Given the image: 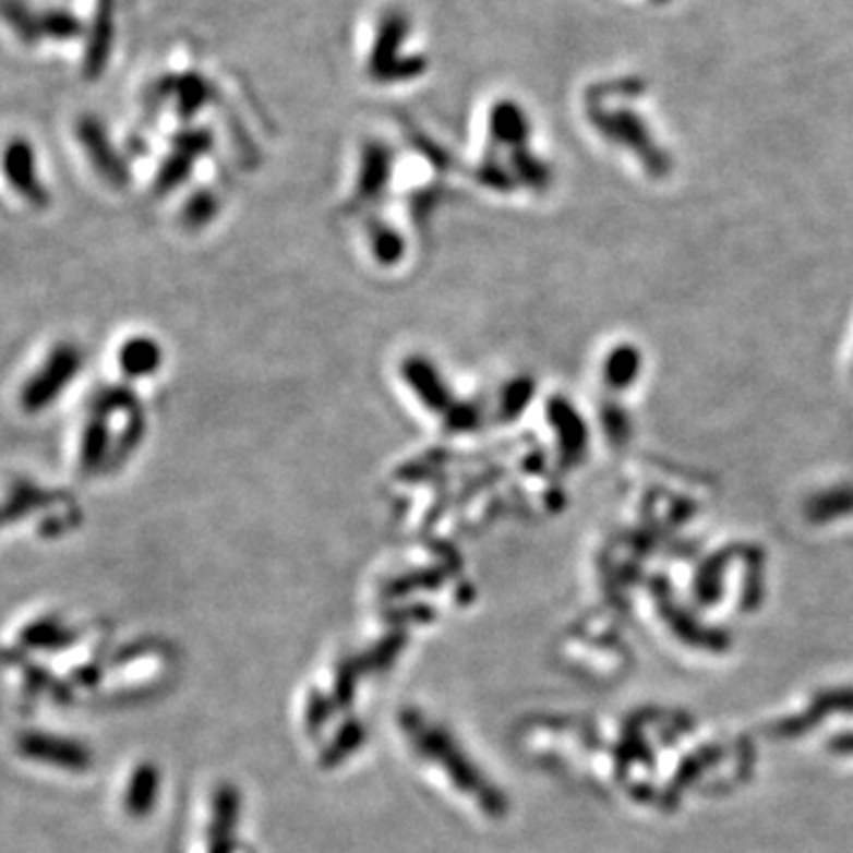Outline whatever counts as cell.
Masks as SVG:
<instances>
[{
  "label": "cell",
  "mask_w": 853,
  "mask_h": 853,
  "mask_svg": "<svg viewBox=\"0 0 853 853\" xmlns=\"http://www.w3.org/2000/svg\"><path fill=\"white\" fill-rule=\"evenodd\" d=\"M76 135L81 145H84L86 155L91 157V161L98 167V171L109 178V181H123V176H127V171H123V164L117 155V149L112 147V143H109V137L103 129V123L95 119V117H81L79 123H76Z\"/></svg>",
  "instance_id": "8992f818"
},
{
  "label": "cell",
  "mask_w": 853,
  "mask_h": 853,
  "mask_svg": "<svg viewBox=\"0 0 853 853\" xmlns=\"http://www.w3.org/2000/svg\"><path fill=\"white\" fill-rule=\"evenodd\" d=\"M426 69V60L422 55H410V58H398L392 64L375 74L380 81H406V79H416Z\"/></svg>",
  "instance_id": "9a60e30c"
},
{
  "label": "cell",
  "mask_w": 853,
  "mask_h": 853,
  "mask_svg": "<svg viewBox=\"0 0 853 853\" xmlns=\"http://www.w3.org/2000/svg\"><path fill=\"white\" fill-rule=\"evenodd\" d=\"M240 816V792L232 785H221L214 792L212 825H209V853H232L236 849V828Z\"/></svg>",
  "instance_id": "5b68a950"
},
{
  "label": "cell",
  "mask_w": 853,
  "mask_h": 853,
  "mask_svg": "<svg viewBox=\"0 0 853 853\" xmlns=\"http://www.w3.org/2000/svg\"><path fill=\"white\" fill-rule=\"evenodd\" d=\"M38 29L40 38H52V40H72L76 36L84 34V24L76 15H72L69 10L52 8L38 15Z\"/></svg>",
  "instance_id": "4fadbf2b"
},
{
  "label": "cell",
  "mask_w": 853,
  "mask_h": 853,
  "mask_svg": "<svg viewBox=\"0 0 853 853\" xmlns=\"http://www.w3.org/2000/svg\"><path fill=\"white\" fill-rule=\"evenodd\" d=\"M356 673H359V664H356V662H344V664L339 666L337 678H335V699H337V705L347 707L349 701H351Z\"/></svg>",
  "instance_id": "d6986e66"
},
{
  "label": "cell",
  "mask_w": 853,
  "mask_h": 853,
  "mask_svg": "<svg viewBox=\"0 0 853 853\" xmlns=\"http://www.w3.org/2000/svg\"><path fill=\"white\" fill-rule=\"evenodd\" d=\"M0 169H3L5 183L20 200L34 206V209H44V206L50 204V190L44 183V178H40L36 147L32 141H26L22 135L8 141L3 155H0Z\"/></svg>",
  "instance_id": "3957f363"
},
{
  "label": "cell",
  "mask_w": 853,
  "mask_h": 853,
  "mask_svg": "<svg viewBox=\"0 0 853 853\" xmlns=\"http://www.w3.org/2000/svg\"><path fill=\"white\" fill-rule=\"evenodd\" d=\"M0 15H3L10 29L20 36L22 44L32 46L40 40L38 15L26 0H0Z\"/></svg>",
  "instance_id": "7c38bea8"
},
{
  "label": "cell",
  "mask_w": 853,
  "mask_h": 853,
  "mask_svg": "<svg viewBox=\"0 0 853 853\" xmlns=\"http://www.w3.org/2000/svg\"><path fill=\"white\" fill-rule=\"evenodd\" d=\"M81 356L79 347L69 341L55 344L50 353L44 359L34 373L26 377L20 389V406L29 416L48 410L52 404L60 401V396L67 392L69 384L74 382L81 370Z\"/></svg>",
  "instance_id": "7a4b0ae2"
},
{
  "label": "cell",
  "mask_w": 853,
  "mask_h": 853,
  "mask_svg": "<svg viewBox=\"0 0 853 853\" xmlns=\"http://www.w3.org/2000/svg\"><path fill=\"white\" fill-rule=\"evenodd\" d=\"M115 0H100L84 55V74L88 79H98L105 72L115 46Z\"/></svg>",
  "instance_id": "52a82bcc"
},
{
  "label": "cell",
  "mask_w": 853,
  "mask_h": 853,
  "mask_svg": "<svg viewBox=\"0 0 853 853\" xmlns=\"http://www.w3.org/2000/svg\"><path fill=\"white\" fill-rule=\"evenodd\" d=\"M493 127L495 133L505 137H519L525 133V117H521L515 105H498L493 112Z\"/></svg>",
  "instance_id": "e0dca14e"
},
{
  "label": "cell",
  "mask_w": 853,
  "mask_h": 853,
  "mask_svg": "<svg viewBox=\"0 0 853 853\" xmlns=\"http://www.w3.org/2000/svg\"><path fill=\"white\" fill-rule=\"evenodd\" d=\"M55 501L52 491H46L44 486H38L36 481L20 477L10 484L3 503H0V527L15 525V521H22L29 515L44 510Z\"/></svg>",
  "instance_id": "ba28073f"
},
{
  "label": "cell",
  "mask_w": 853,
  "mask_h": 853,
  "mask_svg": "<svg viewBox=\"0 0 853 853\" xmlns=\"http://www.w3.org/2000/svg\"><path fill=\"white\" fill-rule=\"evenodd\" d=\"M404 642H406L404 636H394L384 645H377V648H373L368 654H363L359 662H356V664H359V671L363 673V671H370V669H382V666L392 664V659L404 650Z\"/></svg>",
  "instance_id": "2e32d148"
},
{
  "label": "cell",
  "mask_w": 853,
  "mask_h": 853,
  "mask_svg": "<svg viewBox=\"0 0 853 853\" xmlns=\"http://www.w3.org/2000/svg\"><path fill=\"white\" fill-rule=\"evenodd\" d=\"M406 36H408V20L401 15V12H392V15L384 17L380 24L373 52H370V72L377 74L380 69L401 58L398 50H401Z\"/></svg>",
  "instance_id": "30bf717a"
},
{
  "label": "cell",
  "mask_w": 853,
  "mask_h": 853,
  "mask_svg": "<svg viewBox=\"0 0 853 853\" xmlns=\"http://www.w3.org/2000/svg\"><path fill=\"white\" fill-rule=\"evenodd\" d=\"M17 752L24 756V759H29L34 764L72 770V773H84V770L93 766V752L84 745V742L64 735H52L40 731L22 733L17 737Z\"/></svg>",
  "instance_id": "277c9868"
},
{
  "label": "cell",
  "mask_w": 853,
  "mask_h": 853,
  "mask_svg": "<svg viewBox=\"0 0 853 853\" xmlns=\"http://www.w3.org/2000/svg\"><path fill=\"white\" fill-rule=\"evenodd\" d=\"M363 742V725L361 723H347L341 728V731L337 733L335 742L325 749V754L321 756V766L325 768H333L337 766L339 761H344V756H349L356 747H359Z\"/></svg>",
  "instance_id": "5bb4252c"
},
{
  "label": "cell",
  "mask_w": 853,
  "mask_h": 853,
  "mask_svg": "<svg viewBox=\"0 0 853 853\" xmlns=\"http://www.w3.org/2000/svg\"><path fill=\"white\" fill-rule=\"evenodd\" d=\"M159 782V770L153 764H141L133 770L123 792V808L131 818L143 820L149 816V810L157 806Z\"/></svg>",
  "instance_id": "9c48e42d"
},
{
  "label": "cell",
  "mask_w": 853,
  "mask_h": 853,
  "mask_svg": "<svg viewBox=\"0 0 853 853\" xmlns=\"http://www.w3.org/2000/svg\"><path fill=\"white\" fill-rule=\"evenodd\" d=\"M0 529H3V527H0Z\"/></svg>",
  "instance_id": "44dd1931"
},
{
  "label": "cell",
  "mask_w": 853,
  "mask_h": 853,
  "mask_svg": "<svg viewBox=\"0 0 853 853\" xmlns=\"http://www.w3.org/2000/svg\"><path fill=\"white\" fill-rule=\"evenodd\" d=\"M121 365L129 375H141V373H145V370L153 368V363H149L147 344L131 341L129 347L121 351Z\"/></svg>",
  "instance_id": "ac0fdd59"
},
{
  "label": "cell",
  "mask_w": 853,
  "mask_h": 853,
  "mask_svg": "<svg viewBox=\"0 0 853 853\" xmlns=\"http://www.w3.org/2000/svg\"><path fill=\"white\" fill-rule=\"evenodd\" d=\"M22 642L32 650H64L76 640V633L58 616H40L22 630Z\"/></svg>",
  "instance_id": "8fae6325"
},
{
  "label": "cell",
  "mask_w": 853,
  "mask_h": 853,
  "mask_svg": "<svg viewBox=\"0 0 853 853\" xmlns=\"http://www.w3.org/2000/svg\"><path fill=\"white\" fill-rule=\"evenodd\" d=\"M327 701L321 697V695H313L311 705H309V711H307V719H309V728L311 731H319V728L325 723L327 719Z\"/></svg>",
  "instance_id": "ffe728a7"
},
{
  "label": "cell",
  "mask_w": 853,
  "mask_h": 853,
  "mask_svg": "<svg viewBox=\"0 0 853 853\" xmlns=\"http://www.w3.org/2000/svg\"><path fill=\"white\" fill-rule=\"evenodd\" d=\"M401 725L416 747L426 759L444 768V773L450 778L453 785H458L462 792L472 794V800L481 806L489 818H501L507 808L503 794L484 780V776L467 761V756L453 745L448 733L438 725H430L420 711H406L401 717Z\"/></svg>",
  "instance_id": "6da1fadb"
}]
</instances>
